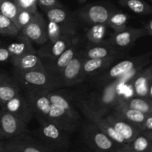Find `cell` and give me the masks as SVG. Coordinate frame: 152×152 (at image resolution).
Returning a JSON list of instances; mask_svg holds the SVG:
<instances>
[{"instance_id": "484cf974", "label": "cell", "mask_w": 152, "mask_h": 152, "mask_svg": "<svg viewBox=\"0 0 152 152\" xmlns=\"http://www.w3.org/2000/svg\"><path fill=\"white\" fill-rule=\"evenodd\" d=\"M7 48L10 51L12 57L37 53L33 47L32 42L21 34L18 36L17 40L8 45Z\"/></svg>"}, {"instance_id": "7402d4cb", "label": "cell", "mask_w": 152, "mask_h": 152, "mask_svg": "<svg viewBox=\"0 0 152 152\" xmlns=\"http://www.w3.org/2000/svg\"><path fill=\"white\" fill-rule=\"evenodd\" d=\"M20 94V88L17 83L6 74L0 73V104L4 105Z\"/></svg>"}, {"instance_id": "4fadbf2b", "label": "cell", "mask_w": 152, "mask_h": 152, "mask_svg": "<svg viewBox=\"0 0 152 152\" xmlns=\"http://www.w3.org/2000/svg\"><path fill=\"white\" fill-rule=\"evenodd\" d=\"M1 108L13 114L27 124H28L34 117V113L28 99L25 95H22V94L7 101L1 105Z\"/></svg>"}, {"instance_id": "8fae6325", "label": "cell", "mask_w": 152, "mask_h": 152, "mask_svg": "<svg viewBox=\"0 0 152 152\" xmlns=\"http://www.w3.org/2000/svg\"><path fill=\"white\" fill-rule=\"evenodd\" d=\"M114 10L106 6L97 4H91L80 9L78 16L81 20L88 25L106 24Z\"/></svg>"}, {"instance_id": "d590c367", "label": "cell", "mask_w": 152, "mask_h": 152, "mask_svg": "<svg viewBox=\"0 0 152 152\" xmlns=\"http://www.w3.org/2000/svg\"><path fill=\"white\" fill-rule=\"evenodd\" d=\"M36 13H33V12L23 10V9H19V13H18L17 16L14 20V23L16 24L18 29L20 31H22L32 20L33 18L35 16Z\"/></svg>"}, {"instance_id": "e575fe53", "label": "cell", "mask_w": 152, "mask_h": 152, "mask_svg": "<svg viewBox=\"0 0 152 152\" xmlns=\"http://www.w3.org/2000/svg\"><path fill=\"white\" fill-rule=\"evenodd\" d=\"M123 7L136 13H145L149 11V6L143 0H119Z\"/></svg>"}, {"instance_id": "f6af8a7d", "label": "cell", "mask_w": 152, "mask_h": 152, "mask_svg": "<svg viewBox=\"0 0 152 152\" xmlns=\"http://www.w3.org/2000/svg\"><path fill=\"white\" fill-rule=\"evenodd\" d=\"M148 29L149 30L150 32L152 33V20L151 22H149V24H148Z\"/></svg>"}, {"instance_id": "836d02e7", "label": "cell", "mask_w": 152, "mask_h": 152, "mask_svg": "<svg viewBox=\"0 0 152 152\" xmlns=\"http://www.w3.org/2000/svg\"><path fill=\"white\" fill-rule=\"evenodd\" d=\"M19 7L15 0H0V13L7 16L14 22Z\"/></svg>"}, {"instance_id": "8992f818", "label": "cell", "mask_w": 152, "mask_h": 152, "mask_svg": "<svg viewBox=\"0 0 152 152\" xmlns=\"http://www.w3.org/2000/svg\"><path fill=\"white\" fill-rule=\"evenodd\" d=\"M49 92L34 88L26 87L25 88V96L32 108L37 120H49V113L51 108Z\"/></svg>"}, {"instance_id": "4dcf8cb0", "label": "cell", "mask_w": 152, "mask_h": 152, "mask_svg": "<svg viewBox=\"0 0 152 152\" xmlns=\"http://www.w3.org/2000/svg\"><path fill=\"white\" fill-rule=\"evenodd\" d=\"M128 15L120 12H113L110 16L106 25L114 31V33H119L127 28Z\"/></svg>"}, {"instance_id": "c3c4849f", "label": "cell", "mask_w": 152, "mask_h": 152, "mask_svg": "<svg viewBox=\"0 0 152 152\" xmlns=\"http://www.w3.org/2000/svg\"><path fill=\"white\" fill-rule=\"evenodd\" d=\"M0 139H2V138H1V134H0ZM3 140V139H2Z\"/></svg>"}, {"instance_id": "bcb514c9", "label": "cell", "mask_w": 152, "mask_h": 152, "mask_svg": "<svg viewBox=\"0 0 152 152\" xmlns=\"http://www.w3.org/2000/svg\"><path fill=\"white\" fill-rule=\"evenodd\" d=\"M4 152H13V151H10V150L9 149V148H7V147L5 146V149H4Z\"/></svg>"}, {"instance_id": "681fc988", "label": "cell", "mask_w": 152, "mask_h": 152, "mask_svg": "<svg viewBox=\"0 0 152 152\" xmlns=\"http://www.w3.org/2000/svg\"><path fill=\"white\" fill-rule=\"evenodd\" d=\"M111 152H118V151H111Z\"/></svg>"}, {"instance_id": "277c9868", "label": "cell", "mask_w": 152, "mask_h": 152, "mask_svg": "<svg viewBox=\"0 0 152 152\" xmlns=\"http://www.w3.org/2000/svg\"><path fill=\"white\" fill-rule=\"evenodd\" d=\"M83 135L87 145L94 152H111L122 148L91 122L84 126Z\"/></svg>"}, {"instance_id": "4316f807", "label": "cell", "mask_w": 152, "mask_h": 152, "mask_svg": "<svg viewBox=\"0 0 152 152\" xmlns=\"http://www.w3.org/2000/svg\"><path fill=\"white\" fill-rule=\"evenodd\" d=\"M151 76V71L148 70L142 74H137L132 80V88L137 96L145 98L148 96Z\"/></svg>"}, {"instance_id": "b9f144b4", "label": "cell", "mask_w": 152, "mask_h": 152, "mask_svg": "<svg viewBox=\"0 0 152 152\" xmlns=\"http://www.w3.org/2000/svg\"><path fill=\"white\" fill-rule=\"evenodd\" d=\"M117 151H118V152H135V151H132V149H130V148H128L127 146H124V147H122V148H119L118 150H117Z\"/></svg>"}, {"instance_id": "f907efd6", "label": "cell", "mask_w": 152, "mask_h": 152, "mask_svg": "<svg viewBox=\"0 0 152 152\" xmlns=\"http://www.w3.org/2000/svg\"><path fill=\"white\" fill-rule=\"evenodd\" d=\"M0 44H1V41H0Z\"/></svg>"}, {"instance_id": "816d5d0a", "label": "cell", "mask_w": 152, "mask_h": 152, "mask_svg": "<svg viewBox=\"0 0 152 152\" xmlns=\"http://www.w3.org/2000/svg\"><path fill=\"white\" fill-rule=\"evenodd\" d=\"M0 105H1V104H0Z\"/></svg>"}, {"instance_id": "6da1fadb", "label": "cell", "mask_w": 152, "mask_h": 152, "mask_svg": "<svg viewBox=\"0 0 152 152\" xmlns=\"http://www.w3.org/2000/svg\"><path fill=\"white\" fill-rule=\"evenodd\" d=\"M139 70L140 67H136L122 77L105 84L102 90L92 94L90 102L88 104L100 115L104 117L108 115L121 98L122 87H125L127 83L132 82L139 73Z\"/></svg>"}, {"instance_id": "e0dca14e", "label": "cell", "mask_w": 152, "mask_h": 152, "mask_svg": "<svg viewBox=\"0 0 152 152\" xmlns=\"http://www.w3.org/2000/svg\"><path fill=\"white\" fill-rule=\"evenodd\" d=\"M86 59H101L119 56V48L108 43L106 40L100 43H91L83 50Z\"/></svg>"}, {"instance_id": "74e56055", "label": "cell", "mask_w": 152, "mask_h": 152, "mask_svg": "<svg viewBox=\"0 0 152 152\" xmlns=\"http://www.w3.org/2000/svg\"><path fill=\"white\" fill-rule=\"evenodd\" d=\"M37 1H38L39 5L44 11L52 7L62 6L59 0H37Z\"/></svg>"}, {"instance_id": "60d3db41", "label": "cell", "mask_w": 152, "mask_h": 152, "mask_svg": "<svg viewBox=\"0 0 152 152\" xmlns=\"http://www.w3.org/2000/svg\"><path fill=\"white\" fill-rule=\"evenodd\" d=\"M5 149V140L0 139V152H4Z\"/></svg>"}, {"instance_id": "603a6c76", "label": "cell", "mask_w": 152, "mask_h": 152, "mask_svg": "<svg viewBox=\"0 0 152 152\" xmlns=\"http://www.w3.org/2000/svg\"><path fill=\"white\" fill-rule=\"evenodd\" d=\"M48 96L50 100V102L52 104L59 106L70 117H71L74 121H76L78 123H80V120H81L80 115L79 114L78 111L74 108L71 100L68 99L66 96H65L63 94L53 91L49 92Z\"/></svg>"}, {"instance_id": "f1b7e54d", "label": "cell", "mask_w": 152, "mask_h": 152, "mask_svg": "<svg viewBox=\"0 0 152 152\" xmlns=\"http://www.w3.org/2000/svg\"><path fill=\"white\" fill-rule=\"evenodd\" d=\"M48 42L52 43L60 38L62 36L68 34H77V29L69 27L63 26L56 22L48 21L47 22Z\"/></svg>"}, {"instance_id": "ba28073f", "label": "cell", "mask_w": 152, "mask_h": 152, "mask_svg": "<svg viewBox=\"0 0 152 152\" xmlns=\"http://www.w3.org/2000/svg\"><path fill=\"white\" fill-rule=\"evenodd\" d=\"M28 124L13 114L0 109V134L3 140H8L25 134Z\"/></svg>"}, {"instance_id": "5b68a950", "label": "cell", "mask_w": 152, "mask_h": 152, "mask_svg": "<svg viewBox=\"0 0 152 152\" xmlns=\"http://www.w3.org/2000/svg\"><path fill=\"white\" fill-rule=\"evenodd\" d=\"M78 107L85 117L98 129L103 132L108 137H109L119 146L124 147L127 145L123 137L114 130V128L108 123L104 116L100 115L97 111L91 108L87 102L80 100L78 102Z\"/></svg>"}, {"instance_id": "9c48e42d", "label": "cell", "mask_w": 152, "mask_h": 152, "mask_svg": "<svg viewBox=\"0 0 152 152\" xmlns=\"http://www.w3.org/2000/svg\"><path fill=\"white\" fill-rule=\"evenodd\" d=\"M20 34L32 42L42 45L48 42L47 22L42 15L37 11L32 20L20 31Z\"/></svg>"}, {"instance_id": "ffe728a7", "label": "cell", "mask_w": 152, "mask_h": 152, "mask_svg": "<svg viewBox=\"0 0 152 152\" xmlns=\"http://www.w3.org/2000/svg\"><path fill=\"white\" fill-rule=\"evenodd\" d=\"M10 61L15 67V69L19 71H28L37 69H45L41 57L37 54V53L12 57Z\"/></svg>"}, {"instance_id": "83f0119b", "label": "cell", "mask_w": 152, "mask_h": 152, "mask_svg": "<svg viewBox=\"0 0 152 152\" xmlns=\"http://www.w3.org/2000/svg\"><path fill=\"white\" fill-rule=\"evenodd\" d=\"M118 102L132 109L140 111L146 115L152 114V103L144 97H140V96L131 98L121 97Z\"/></svg>"}, {"instance_id": "d4e9b609", "label": "cell", "mask_w": 152, "mask_h": 152, "mask_svg": "<svg viewBox=\"0 0 152 152\" xmlns=\"http://www.w3.org/2000/svg\"><path fill=\"white\" fill-rule=\"evenodd\" d=\"M48 20L56 22L63 26L76 28L72 16L62 6L54 7L45 10Z\"/></svg>"}, {"instance_id": "f546056e", "label": "cell", "mask_w": 152, "mask_h": 152, "mask_svg": "<svg viewBox=\"0 0 152 152\" xmlns=\"http://www.w3.org/2000/svg\"><path fill=\"white\" fill-rule=\"evenodd\" d=\"M128 148L135 152H151L152 142L142 132H141L133 140L126 145Z\"/></svg>"}, {"instance_id": "cb8c5ba5", "label": "cell", "mask_w": 152, "mask_h": 152, "mask_svg": "<svg viewBox=\"0 0 152 152\" xmlns=\"http://www.w3.org/2000/svg\"><path fill=\"white\" fill-rule=\"evenodd\" d=\"M111 112L117 114L121 118L139 126V128L140 127V126L143 123L147 116L146 114H143L140 111L132 109V108L126 106V105H123L120 102H117V105L112 109Z\"/></svg>"}, {"instance_id": "52a82bcc", "label": "cell", "mask_w": 152, "mask_h": 152, "mask_svg": "<svg viewBox=\"0 0 152 152\" xmlns=\"http://www.w3.org/2000/svg\"><path fill=\"white\" fill-rule=\"evenodd\" d=\"M86 57L83 50H80L75 57L63 68L59 75L60 84L71 86L78 84L85 80L83 73V66Z\"/></svg>"}, {"instance_id": "8d00e7d4", "label": "cell", "mask_w": 152, "mask_h": 152, "mask_svg": "<svg viewBox=\"0 0 152 152\" xmlns=\"http://www.w3.org/2000/svg\"><path fill=\"white\" fill-rule=\"evenodd\" d=\"M16 4L19 9L28 10V11L36 13L37 12V5L38 1L37 0H15Z\"/></svg>"}, {"instance_id": "3957f363", "label": "cell", "mask_w": 152, "mask_h": 152, "mask_svg": "<svg viewBox=\"0 0 152 152\" xmlns=\"http://www.w3.org/2000/svg\"><path fill=\"white\" fill-rule=\"evenodd\" d=\"M15 77L26 87L42 89L47 91H53L60 84L56 77L52 75L47 69H37L22 71L15 69Z\"/></svg>"}, {"instance_id": "f35d334b", "label": "cell", "mask_w": 152, "mask_h": 152, "mask_svg": "<svg viewBox=\"0 0 152 152\" xmlns=\"http://www.w3.org/2000/svg\"><path fill=\"white\" fill-rule=\"evenodd\" d=\"M141 132H145V131H148V132H152V115L151 114H148L145 117V120L142 125L140 127Z\"/></svg>"}, {"instance_id": "44dd1931", "label": "cell", "mask_w": 152, "mask_h": 152, "mask_svg": "<svg viewBox=\"0 0 152 152\" xmlns=\"http://www.w3.org/2000/svg\"><path fill=\"white\" fill-rule=\"evenodd\" d=\"M142 32L140 29L126 28L124 31L119 33H114L112 36L107 39L106 41L116 48L129 47L135 40L140 37Z\"/></svg>"}, {"instance_id": "ee69618b", "label": "cell", "mask_w": 152, "mask_h": 152, "mask_svg": "<svg viewBox=\"0 0 152 152\" xmlns=\"http://www.w3.org/2000/svg\"><path fill=\"white\" fill-rule=\"evenodd\" d=\"M148 95L152 97V83H150L149 89H148Z\"/></svg>"}, {"instance_id": "d6a6232c", "label": "cell", "mask_w": 152, "mask_h": 152, "mask_svg": "<svg viewBox=\"0 0 152 152\" xmlns=\"http://www.w3.org/2000/svg\"><path fill=\"white\" fill-rule=\"evenodd\" d=\"M20 31L12 19L0 13V35L5 37H18Z\"/></svg>"}, {"instance_id": "2e32d148", "label": "cell", "mask_w": 152, "mask_h": 152, "mask_svg": "<svg viewBox=\"0 0 152 152\" xmlns=\"http://www.w3.org/2000/svg\"><path fill=\"white\" fill-rule=\"evenodd\" d=\"M137 67V62L134 59H126L117 62L113 66L101 73L99 77V82L102 85L110 83L112 80L122 77L130 71Z\"/></svg>"}, {"instance_id": "5bb4252c", "label": "cell", "mask_w": 152, "mask_h": 152, "mask_svg": "<svg viewBox=\"0 0 152 152\" xmlns=\"http://www.w3.org/2000/svg\"><path fill=\"white\" fill-rule=\"evenodd\" d=\"M107 121L129 144L141 132L139 126L121 118L113 112L105 116Z\"/></svg>"}, {"instance_id": "ab89813d", "label": "cell", "mask_w": 152, "mask_h": 152, "mask_svg": "<svg viewBox=\"0 0 152 152\" xmlns=\"http://www.w3.org/2000/svg\"><path fill=\"white\" fill-rule=\"evenodd\" d=\"M12 56L7 47L0 46V62H7L11 59Z\"/></svg>"}, {"instance_id": "f5cc1de1", "label": "cell", "mask_w": 152, "mask_h": 152, "mask_svg": "<svg viewBox=\"0 0 152 152\" xmlns=\"http://www.w3.org/2000/svg\"><path fill=\"white\" fill-rule=\"evenodd\" d=\"M151 152H152V151H151Z\"/></svg>"}, {"instance_id": "7a4b0ae2", "label": "cell", "mask_w": 152, "mask_h": 152, "mask_svg": "<svg viewBox=\"0 0 152 152\" xmlns=\"http://www.w3.org/2000/svg\"><path fill=\"white\" fill-rule=\"evenodd\" d=\"M36 136L42 144L53 152H65L70 145L68 133L50 120H38Z\"/></svg>"}, {"instance_id": "1f68e13d", "label": "cell", "mask_w": 152, "mask_h": 152, "mask_svg": "<svg viewBox=\"0 0 152 152\" xmlns=\"http://www.w3.org/2000/svg\"><path fill=\"white\" fill-rule=\"evenodd\" d=\"M108 25L106 24H96L91 25V28L86 33V38L91 43H100L105 41V36Z\"/></svg>"}, {"instance_id": "d6986e66", "label": "cell", "mask_w": 152, "mask_h": 152, "mask_svg": "<svg viewBox=\"0 0 152 152\" xmlns=\"http://www.w3.org/2000/svg\"><path fill=\"white\" fill-rule=\"evenodd\" d=\"M48 117L50 121L56 124L63 131L68 132V134L77 130L80 126V123L74 121L63 110L52 103Z\"/></svg>"}, {"instance_id": "ac0fdd59", "label": "cell", "mask_w": 152, "mask_h": 152, "mask_svg": "<svg viewBox=\"0 0 152 152\" xmlns=\"http://www.w3.org/2000/svg\"><path fill=\"white\" fill-rule=\"evenodd\" d=\"M119 56H111L101 59H86L83 62V73L84 78L93 77L101 74L111 66L118 59Z\"/></svg>"}, {"instance_id": "30bf717a", "label": "cell", "mask_w": 152, "mask_h": 152, "mask_svg": "<svg viewBox=\"0 0 152 152\" xmlns=\"http://www.w3.org/2000/svg\"><path fill=\"white\" fill-rule=\"evenodd\" d=\"M76 38L77 34H68L53 42H46L42 46L39 51V56L42 60L46 59V62L54 60L72 44Z\"/></svg>"}, {"instance_id": "7bdbcfd3", "label": "cell", "mask_w": 152, "mask_h": 152, "mask_svg": "<svg viewBox=\"0 0 152 152\" xmlns=\"http://www.w3.org/2000/svg\"><path fill=\"white\" fill-rule=\"evenodd\" d=\"M143 132V133L145 134L146 135L147 137H149V139L151 140V142H152V133H151L150 132Z\"/></svg>"}, {"instance_id": "7dc6e473", "label": "cell", "mask_w": 152, "mask_h": 152, "mask_svg": "<svg viewBox=\"0 0 152 152\" xmlns=\"http://www.w3.org/2000/svg\"><path fill=\"white\" fill-rule=\"evenodd\" d=\"M77 1L80 3H85L87 0H77Z\"/></svg>"}, {"instance_id": "7c38bea8", "label": "cell", "mask_w": 152, "mask_h": 152, "mask_svg": "<svg viewBox=\"0 0 152 152\" xmlns=\"http://www.w3.org/2000/svg\"><path fill=\"white\" fill-rule=\"evenodd\" d=\"M5 146L13 152H53L25 134L7 140Z\"/></svg>"}, {"instance_id": "9a60e30c", "label": "cell", "mask_w": 152, "mask_h": 152, "mask_svg": "<svg viewBox=\"0 0 152 152\" xmlns=\"http://www.w3.org/2000/svg\"><path fill=\"white\" fill-rule=\"evenodd\" d=\"M80 49V42L78 38H76L72 44L54 60L47 62L44 64L46 69L55 77L59 80V75L63 68L75 57L76 55L79 53Z\"/></svg>"}]
</instances>
